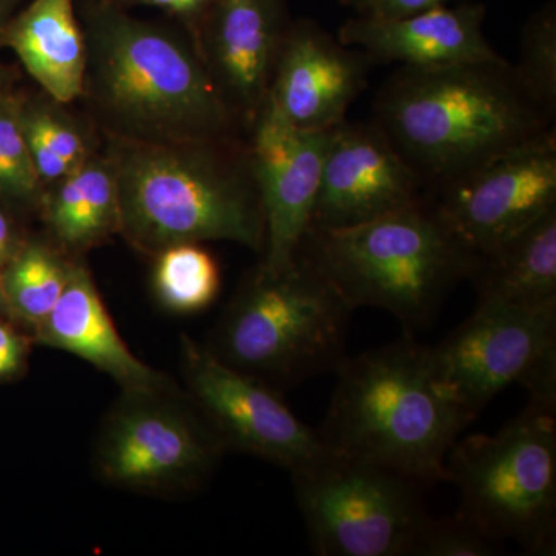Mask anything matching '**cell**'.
I'll list each match as a JSON object with an SVG mask.
<instances>
[{
	"label": "cell",
	"mask_w": 556,
	"mask_h": 556,
	"mask_svg": "<svg viewBox=\"0 0 556 556\" xmlns=\"http://www.w3.org/2000/svg\"><path fill=\"white\" fill-rule=\"evenodd\" d=\"M317 431L329 452L424 486L447 482L445 460L477 417L439 391L428 346L415 336L346 357Z\"/></svg>",
	"instance_id": "obj_3"
},
{
	"label": "cell",
	"mask_w": 556,
	"mask_h": 556,
	"mask_svg": "<svg viewBox=\"0 0 556 556\" xmlns=\"http://www.w3.org/2000/svg\"><path fill=\"white\" fill-rule=\"evenodd\" d=\"M353 306L303 252L277 274L257 269L218 332L217 356L285 383L336 372L346 358Z\"/></svg>",
	"instance_id": "obj_6"
},
{
	"label": "cell",
	"mask_w": 556,
	"mask_h": 556,
	"mask_svg": "<svg viewBox=\"0 0 556 556\" xmlns=\"http://www.w3.org/2000/svg\"><path fill=\"white\" fill-rule=\"evenodd\" d=\"M300 252L354 309H386L412 336L437 318L478 262L427 201L346 228L309 229Z\"/></svg>",
	"instance_id": "obj_5"
},
{
	"label": "cell",
	"mask_w": 556,
	"mask_h": 556,
	"mask_svg": "<svg viewBox=\"0 0 556 556\" xmlns=\"http://www.w3.org/2000/svg\"><path fill=\"white\" fill-rule=\"evenodd\" d=\"M343 3H348V5H356L358 0H342Z\"/></svg>",
	"instance_id": "obj_33"
},
{
	"label": "cell",
	"mask_w": 556,
	"mask_h": 556,
	"mask_svg": "<svg viewBox=\"0 0 556 556\" xmlns=\"http://www.w3.org/2000/svg\"><path fill=\"white\" fill-rule=\"evenodd\" d=\"M16 2L17 0H0V33H2L5 25L13 17V9Z\"/></svg>",
	"instance_id": "obj_32"
},
{
	"label": "cell",
	"mask_w": 556,
	"mask_h": 556,
	"mask_svg": "<svg viewBox=\"0 0 556 556\" xmlns=\"http://www.w3.org/2000/svg\"><path fill=\"white\" fill-rule=\"evenodd\" d=\"M452 0H358V16L368 17H402L422 11L450 5Z\"/></svg>",
	"instance_id": "obj_29"
},
{
	"label": "cell",
	"mask_w": 556,
	"mask_h": 556,
	"mask_svg": "<svg viewBox=\"0 0 556 556\" xmlns=\"http://www.w3.org/2000/svg\"><path fill=\"white\" fill-rule=\"evenodd\" d=\"M109 2L123 7V9L149 7V9L164 11L169 16L177 17L188 28L193 42L197 43L208 11L217 0H109Z\"/></svg>",
	"instance_id": "obj_28"
},
{
	"label": "cell",
	"mask_w": 556,
	"mask_h": 556,
	"mask_svg": "<svg viewBox=\"0 0 556 556\" xmlns=\"http://www.w3.org/2000/svg\"><path fill=\"white\" fill-rule=\"evenodd\" d=\"M25 138L39 182H58L90 159L79 131L51 109L22 110Z\"/></svg>",
	"instance_id": "obj_24"
},
{
	"label": "cell",
	"mask_w": 556,
	"mask_h": 556,
	"mask_svg": "<svg viewBox=\"0 0 556 556\" xmlns=\"http://www.w3.org/2000/svg\"><path fill=\"white\" fill-rule=\"evenodd\" d=\"M58 182L47 219L62 244L89 248L118 229V190L110 159H89Z\"/></svg>",
	"instance_id": "obj_21"
},
{
	"label": "cell",
	"mask_w": 556,
	"mask_h": 556,
	"mask_svg": "<svg viewBox=\"0 0 556 556\" xmlns=\"http://www.w3.org/2000/svg\"><path fill=\"white\" fill-rule=\"evenodd\" d=\"M68 268L42 247L25 248L3 274L5 298L20 316L42 324L60 302Z\"/></svg>",
	"instance_id": "obj_23"
},
{
	"label": "cell",
	"mask_w": 556,
	"mask_h": 556,
	"mask_svg": "<svg viewBox=\"0 0 556 556\" xmlns=\"http://www.w3.org/2000/svg\"><path fill=\"white\" fill-rule=\"evenodd\" d=\"M80 20L84 91L113 138L160 144L229 139L236 116L193 40L109 0H80Z\"/></svg>",
	"instance_id": "obj_1"
},
{
	"label": "cell",
	"mask_w": 556,
	"mask_h": 556,
	"mask_svg": "<svg viewBox=\"0 0 556 556\" xmlns=\"http://www.w3.org/2000/svg\"><path fill=\"white\" fill-rule=\"evenodd\" d=\"M153 285L166 308L195 313L211 305L218 295V265L197 243L174 244L160 252Z\"/></svg>",
	"instance_id": "obj_22"
},
{
	"label": "cell",
	"mask_w": 556,
	"mask_h": 556,
	"mask_svg": "<svg viewBox=\"0 0 556 556\" xmlns=\"http://www.w3.org/2000/svg\"><path fill=\"white\" fill-rule=\"evenodd\" d=\"M248 150L265 215V258L260 269L277 274L298 258L311 229L321 167L332 130H302L268 100L263 102Z\"/></svg>",
	"instance_id": "obj_12"
},
{
	"label": "cell",
	"mask_w": 556,
	"mask_h": 556,
	"mask_svg": "<svg viewBox=\"0 0 556 556\" xmlns=\"http://www.w3.org/2000/svg\"><path fill=\"white\" fill-rule=\"evenodd\" d=\"M484 16L479 3L438 7L402 17L357 14L342 25L338 39L371 62H396L402 67L504 60L482 31Z\"/></svg>",
	"instance_id": "obj_17"
},
{
	"label": "cell",
	"mask_w": 556,
	"mask_h": 556,
	"mask_svg": "<svg viewBox=\"0 0 556 556\" xmlns=\"http://www.w3.org/2000/svg\"><path fill=\"white\" fill-rule=\"evenodd\" d=\"M556 409L529 401L493 434L457 439L445 468L457 514L526 555L556 551Z\"/></svg>",
	"instance_id": "obj_7"
},
{
	"label": "cell",
	"mask_w": 556,
	"mask_h": 556,
	"mask_svg": "<svg viewBox=\"0 0 556 556\" xmlns=\"http://www.w3.org/2000/svg\"><path fill=\"white\" fill-rule=\"evenodd\" d=\"M426 181L378 124L343 121L332 130L311 229L369 222L427 201Z\"/></svg>",
	"instance_id": "obj_13"
},
{
	"label": "cell",
	"mask_w": 556,
	"mask_h": 556,
	"mask_svg": "<svg viewBox=\"0 0 556 556\" xmlns=\"http://www.w3.org/2000/svg\"><path fill=\"white\" fill-rule=\"evenodd\" d=\"M314 554L412 556L430 515L419 482L329 452L292 473Z\"/></svg>",
	"instance_id": "obj_8"
},
{
	"label": "cell",
	"mask_w": 556,
	"mask_h": 556,
	"mask_svg": "<svg viewBox=\"0 0 556 556\" xmlns=\"http://www.w3.org/2000/svg\"><path fill=\"white\" fill-rule=\"evenodd\" d=\"M427 203L471 254H489L556 206V131L438 186Z\"/></svg>",
	"instance_id": "obj_10"
},
{
	"label": "cell",
	"mask_w": 556,
	"mask_h": 556,
	"mask_svg": "<svg viewBox=\"0 0 556 556\" xmlns=\"http://www.w3.org/2000/svg\"><path fill=\"white\" fill-rule=\"evenodd\" d=\"M369 61L314 22L288 27L266 100L302 130H331L367 87Z\"/></svg>",
	"instance_id": "obj_14"
},
{
	"label": "cell",
	"mask_w": 556,
	"mask_h": 556,
	"mask_svg": "<svg viewBox=\"0 0 556 556\" xmlns=\"http://www.w3.org/2000/svg\"><path fill=\"white\" fill-rule=\"evenodd\" d=\"M0 42L14 50L51 100L67 104L84 93L87 43L75 0H33L11 17Z\"/></svg>",
	"instance_id": "obj_19"
},
{
	"label": "cell",
	"mask_w": 556,
	"mask_h": 556,
	"mask_svg": "<svg viewBox=\"0 0 556 556\" xmlns=\"http://www.w3.org/2000/svg\"><path fill=\"white\" fill-rule=\"evenodd\" d=\"M21 356L20 339L5 325L0 324V378L20 367Z\"/></svg>",
	"instance_id": "obj_30"
},
{
	"label": "cell",
	"mask_w": 556,
	"mask_h": 556,
	"mask_svg": "<svg viewBox=\"0 0 556 556\" xmlns=\"http://www.w3.org/2000/svg\"><path fill=\"white\" fill-rule=\"evenodd\" d=\"M503 551L504 543L456 514L453 518L430 517L416 538L412 556H492Z\"/></svg>",
	"instance_id": "obj_26"
},
{
	"label": "cell",
	"mask_w": 556,
	"mask_h": 556,
	"mask_svg": "<svg viewBox=\"0 0 556 556\" xmlns=\"http://www.w3.org/2000/svg\"><path fill=\"white\" fill-rule=\"evenodd\" d=\"M0 80H2V78H0Z\"/></svg>",
	"instance_id": "obj_34"
},
{
	"label": "cell",
	"mask_w": 556,
	"mask_h": 556,
	"mask_svg": "<svg viewBox=\"0 0 556 556\" xmlns=\"http://www.w3.org/2000/svg\"><path fill=\"white\" fill-rule=\"evenodd\" d=\"M223 439L167 408L138 405L113 419L102 444L105 477L124 485L155 486L203 477Z\"/></svg>",
	"instance_id": "obj_16"
},
{
	"label": "cell",
	"mask_w": 556,
	"mask_h": 556,
	"mask_svg": "<svg viewBox=\"0 0 556 556\" xmlns=\"http://www.w3.org/2000/svg\"><path fill=\"white\" fill-rule=\"evenodd\" d=\"M478 305L538 306L556 300V206L478 258Z\"/></svg>",
	"instance_id": "obj_20"
},
{
	"label": "cell",
	"mask_w": 556,
	"mask_h": 556,
	"mask_svg": "<svg viewBox=\"0 0 556 556\" xmlns=\"http://www.w3.org/2000/svg\"><path fill=\"white\" fill-rule=\"evenodd\" d=\"M283 0H217L197 47L226 104L252 126L268 94L283 39Z\"/></svg>",
	"instance_id": "obj_15"
},
{
	"label": "cell",
	"mask_w": 556,
	"mask_h": 556,
	"mask_svg": "<svg viewBox=\"0 0 556 556\" xmlns=\"http://www.w3.org/2000/svg\"><path fill=\"white\" fill-rule=\"evenodd\" d=\"M375 110V123L433 189L555 130L506 60L401 67Z\"/></svg>",
	"instance_id": "obj_2"
},
{
	"label": "cell",
	"mask_w": 556,
	"mask_h": 556,
	"mask_svg": "<svg viewBox=\"0 0 556 556\" xmlns=\"http://www.w3.org/2000/svg\"><path fill=\"white\" fill-rule=\"evenodd\" d=\"M22 110L24 105L17 98L0 91V156L13 178L16 199L31 197L39 186L22 124Z\"/></svg>",
	"instance_id": "obj_27"
},
{
	"label": "cell",
	"mask_w": 556,
	"mask_h": 556,
	"mask_svg": "<svg viewBox=\"0 0 556 556\" xmlns=\"http://www.w3.org/2000/svg\"><path fill=\"white\" fill-rule=\"evenodd\" d=\"M185 365L193 394L223 442L287 467L291 473L328 455L317 431L287 407L265 380L185 340Z\"/></svg>",
	"instance_id": "obj_11"
},
{
	"label": "cell",
	"mask_w": 556,
	"mask_h": 556,
	"mask_svg": "<svg viewBox=\"0 0 556 556\" xmlns=\"http://www.w3.org/2000/svg\"><path fill=\"white\" fill-rule=\"evenodd\" d=\"M40 339L86 358L138 396L163 386V376L135 357L121 339L89 273L78 266L68 268L60 302L40 324Z\"/></svg>",
	"instance_id": "obj_18"
},
{
	"label": "cell",
	"mask_w": 556,
	"mask_h": 556,
	"mask_svg": "<svg viewBox=\"0 0 556 556\" xmlns=\"http://www.w3.org/2000/svg\"><path fill=\"white\" fill-rule=\"evenodd\" d=\"M118 229L142 251L236 241L265 249V215L249 152L222 141L160 144L113 138Z\"/></svg>",
	"instance_id": "obj_4"
},
{
	"label": "cell",
	"mask_w": 556,
	"mask_h": 556,
	"mask_svg": "<svg viewBox=\"0 0 556 556\" xmlns=\"http://www.w3.org/2000/svg\"><path fill=\"white\" fill-rule=\"evenodd\" d=\"M10 226L5 215L0 212V265L9 257L10 252Z\"/></svg>",
	"instance_id": "obj_31"
},
{
	"label": "cell",
	"mask_w": 556,
	"mask_h": 556,
	"mask_svg": "<svg viewBox=\"0 0 556 556\" xmlns=\"http://www.w3.org/2000/svg\"><path fill=\"white\" fill-rule=\"evenodd\" d=\"M515 75L529 97L555 119L556 115V11L544 7L525 28Z\"/></svg>",
	"instance_id": "obj_25"
},
{
	"label": "cell",
	"mask_w": 556,
	"mask_h": 556,
	"mask_svg": "<svg viewBox=\"0 0 556 556\" xmlns=\"http://www.w3.org/2000/svg\"><path fill=\"white\" fill-rule=\"evenodd\" d=\"M428 354L439 391L471 416L514 383L526 388L529 401L556 409V300L477 305Z\"/></svg>",
	"instance_id": "obj_9"
}]
</instances>
